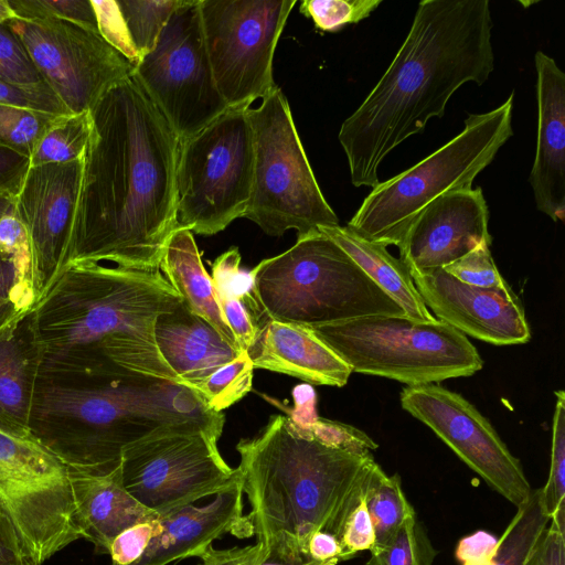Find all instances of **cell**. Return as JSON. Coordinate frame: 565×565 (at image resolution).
<instances>
[{"label": "cell", "mask_w": 565, "mask_h": 565, "mask_svg": "<svg viewBox=\"0 0 565 565\" xmlns=\"http://www.w3.org/2000/svg\"><path fill=\"white\" fill-rule=\"evenodd\" d=\"M89 113L92 130L66 266L111 262L158 270L178 227L179 139L132 74Z\"/></svg>", "instance_id": "6da1fadb"}, {"label": "cell", "mask_w": 565, "mask_h": 565, "mask_svg": "<svg viewBox=\"0 0 565 565\" xmlns=\"http://www.w3.org/2000/svg\"><path fill=\"white\" fill-rule=\"evenodd\" d=\"M488 0H423L395 57L341 125L339 141L354 186L374 188L386 156L443 117L463 84L494 70Z\"/></svg>", "instance_id": "7a4b0ae2"}, {"label": "cell", "mask_w": 565, "mask_h": 565, "mask_svg": "<svg viewBox=\"0 0 565 565\" xmlns=\"http://www.w3.org/2000/svg\"><path fill=\"white\" fill-rule=\"evenodd\" d=\"M181 302L160 269L70 263L29 313L39 381L143 375L182 384L153 331L158 316Z\"/></svg>", "instance_id": "3957f363"}, {"label": "cell", "mask_w": 565, "mask_h": 565, "mask_svg": "<svg viewBox=\"0 0 565 565\" xmlns=\"http://www.w3.org/2000/svg\"><path fill=\"white\" fill-rule=\"evenodd\" d=\"M236 450L253 534L265 550L284 555L308 556V541L318 531L340 540L381 468L371 452L330 445L288 415H273Z\"/></svg>", "instance_id": "277c9868"}, {"label": "cell", "mask_w": 565, "mask_h": 565, "mask_svg": "<svg viewBox=\"0 0 565 565\" xmlns=\"http://www.w3.org/2000/svg\"><path fill=\"white\" fill-rule=\"evenodd\" d=\"M224 423L222 412L185 385L143 375H97L39 381L31 431L68 468L107 473L139 440L175 430L220 438Z\"/></svg>", "instance_id": "5b68a950"}, {"label": "cell", "mask_w": 565, "mask_h": 565, "mask_svg": "<svg viewBox=\"0 0 565 565\" xmlns=\"http://www.w3.org/2000/svg\"><path fill=\"white\" fill-rule=\"evenodd\" d=\"M265 317L305 328L367 316H405L352 258L320 231L250 271Z\"/></svg>", "instance_id": "8992f818"}, {"label": "cell", "mask_w": 565, "mask_h": 565, "mask_svg": "<svg viewBox=\"0 0 565 565\" xmlns=\"http://www.w3.org/2000/svg\"><path fill=\"white\" fill-rule=\"evenodd\" d=\"M512 93L497 108L470 114L463 129L402 173L376 184L349 221L363 238L399 247L414 220L438 198L470 189L513 135Z\"/></svg>", "instance_id": "52a82bcc"}, {"label": "cell", "mask_w": 565, "mask_h": 565, "mask_svg": "<svg viewBox=\"0 0 565 565\" xmlns=\"http://www.w3.org/2000/svg\"><path fill=\"white\" fill-rule=\"evenodd\" d=\"M310 330L352 373L386 377L407 386L471 376L483 366L468 338L438 319L379 315Z\"/></svg>", "instance_id": "ba28073f"}, {"label": "cell", "mask_w": 565, "mask_h": 565, "mask_svg": "<svg viewBox=\"0 0 565 565\" xmlns=\"http://www.w3.org/2000/svg\"><path fill=\"white\" fill-rule=\"evenodd\" d=\"M246 114L254 137V179L243 215L266 234L297 231V238L339 225L311 170L290 113L277 87Z\"/></svg>", "instance_id": "9c48e42d"}, {"label": "cell", "mask_w": 565, "mask_h": 565, "mask_svg": "<svg viewBox=\"0 0 565 565\" xmlns=\"http://www.w3.org/2000/svg\"><path fill=\"white\" fill-rule=\"evenodd\" d=\"M247 108H228L179 146L177 223L214 235L243 217L254 179V137Z\"/></svg>", "instance_id": "30bf717a"}, {"label": "cell", "mask_w": 565, "mask_h": 565, "mask_svg": "<svg viewBox=\"0 0 565 565\" xmlns=\"http://www.w3.org/2000/svg\"><path fill=\"white\" fill-rule=\"evenodd\" d=\"M0 512L36 565L81 537L70 468L33 433L0 429Z\"/></svg>", "instance_id": "8fae6325"}, {"label": "cell", "mask_w": 565, "mask_h": 565, "mask_svg": "<svg viewBox=\"0 0 565 565\" xmlns=\"http://www.w3.org/2000/svg\"><path fill=\"white\" fill-rule=\"evenodd\" d=\"M132 76L180 143L228 109L212 73L200 0H185L171 14L152 51L135 65Z\"/></svg>", "instance_id": "7c38bea8"}, {"label": "cell", "mask_w": 565, "mask_h": 565, "mask_svg": "<svg viewBox=\"0 0 565 565\" xmlns=\"http://www.w3.org/2000/svg\"><path fill=\"white\" fill-rule=\"evenodd\" d=\"M296 0H200L205 46L228 108H249L278 86L274 53Z\"/></svg>", "instance_id": "4fadbf2b"}, {"label": "cell", "mask_w": 565, "mask_h": 565, "mask_svg": "<svg viewBox=\"0 0 565 565\" xmlns=\"http://www.w3.org/2000/svg\"><path fill=\"white\" fill-rule=\"evenodd\" d=\"M217 441L204 430H175L139 440L122 450V486L159 515L216 495L239 479L237 468L222 458Z\"/></svg>", "instance_id": "5bb4252c"}, {"label": "cell", "mask_w": 565, "mask_h": 565, "mask_svg": "<svg viewBox=\"0 0 565 565\" xmlns=\"http://www.w3.org/2000/svg\"><path fill=\"white\" fill-rule=\"evenodd\" d=\"M43 81L71 114L89 111L135 65L97 30L67 20L12 19Z\"/></svg>", "instance_id": "9a60e30c"}, {"label": "cell", "mask_w": 565, "mask_h": 565, "mask_svg": "<svg viewBox=\"0 0 565 565\" xmlns=\"http://www.w3.org/2000/svg\"><path fill=\"white\" fill-rule=\"evenodd\" d=\"M399 402L510 503L519 508L527 501L533 489L520 460L461 394L431 383L404 387Z\"/></svg>", "instance_id": "2e32d148"}, {"label": "cell", "mask_w": 565, "mask_h": 565, "mask_svg": "<svg viewBox=\"0 0 565 565\" xmlns=\"http://www.w3.org/2000/svg\"><path fill=\"white\" fill-rule=\"evenodd\" d=\"M83 164L81 158L31 167L14 199L30 239L38 301L67 264Z\"/></svg>", "instance_id": "e0dca14e"}, {"label": "cell", "mask_w": 565, "mask_h": 565, "mask_svg": "<svg viewBox=\"0 0 565 565\" xmlns=\"http://www.w3.org/2000/svg\"><path fill=\"white\" fill-rule=\"evenodd\" d=\"M435 318L465 335L494 345L526 343L531 330L521 300L512 288H480L463 284L443 268L411 274Z\"/></svg>", "instance_id": "ac0fdd59"}, {"label": "cell", "mask_w": 565, "mask_h": 565, "mask_svg": "<svg viewBox=\"0 0 565 565\" xmlns=\"http://www.w3.org/2000/svg\"><path fill=\"white\" fill-rule=\"evenodd\" d=\"M489 210L481 188L449 192L424 209L399 248L411 274H428L491 244Z\"/></svg>", "instance_id": "d6986e66"}, {"label": "cell", "mask_w": 565, "mask_h": 565, "mask_svg": "<svg viewBox=\"0 0 565 565\" xmlns=\"http://www.w3.org/2000/svg\"><path fill=\"white\" fill-rule=\"evenodd\" d=\"M534 63L537 131L529 181L536 209L558 222L565 217V74L542 51Z\"/></svg>", "instance_id": "ffe728a7"}, {"label": "cell", "mask_w": 565, "mask_h": 565, "mask_svg": "<svg viewBox=\"0 0 565 565\" xmlns=\"http://www.w3.org/2000/svg\"><path fill=\"white\" fill-rule=\"evenodd\" d=\"M243 493L238 479L204 507L188 504L161 514L157 533L132 565H166L198 556L225 533L238 537L253 535L250 521L243 515Z\"/></svg>", "instance_id": "44dd1931"}, {"label": "cell", "mask_w": 565, "mask_h": 565, "mask_svg": "<svg viewBox=\"0 0 565 565\" xmlns=\"http://www.w3.org/2000/svg\"><path fill=\"white\" fill-rule=\"evenodd\" d=\"M254 369L287 374L316 385L342 387L349 365L310 329L266 319L246 351Z\"/></svg>", "instance_id": "7402d4cb"}, {"label": "cell", "mask_w": 565, "mask_h": 565, "mask_svg": "<svg viewBox=\"0 0 565 565\" xmlns=\"http://www.w3.org/2000/svg\"><path fill=\"white\" fill-rule=\"evenodd\" d=\"M153 331L161 358L190 388L242 352L207 321L190 311L183 301L175 309L158 316Z\"/></svg>", "instance_id": "603a6c76"}, {"label": "cell", "mask_w": 565, "mask_h": 565, "mask_svg": "<svg viewBox=\"0 0 565 565\" xmlns=\"http://www.w3.org/2000/svg\"><path fill=\"white\" fill-rule=\"evenodd\" d=\"M76 522L84 537L99 553H107L124 530L160 515L134 499L122 486L120 463L107 473H89L70 468Z\"/></svg>", "instance_id": "cb8c5ba5"}, {"label": "cell", "mask_w": 565, "mask_h": 565, "mask_svg": "<svg viewBox=\"0 0 565 565\" xmlns=\"http://www.w3.org/2000/svg\"><path fill=\"white\" fill-rule=\"evenodd\" d=\"M40 353L29 315L0 334V429L31 434Z\"/></svg>", "instance_id": "d4e9b609"}, {"label": "cell", "mask_w": 565, "mask_h": 565, "mask_svg": "<svg viewBox=\"0 0 565 565\" xmlns=\"http://www.w3.org/2000/svg\"><path fill=\"white\" fill-rule=\"evenodd\" d=\"M159 269L190 311L207 321L228 343L239 349L221 310L212 277L202 264L191 231L178 226L172 232Z\"/></svg>", "instance_id": "484cf974"}, {"label": "cell", "mask_w": 565, "mask_h": 565, "mask_svg": "<svg viewBox=\"0 0 565 565\" xmlns=\"http://www.w3.org/2000/svg\"><path fill=\"white\" fill-rule=\"evenodd\" d=\"M319 231L339 245L405 316L422 321L436 319L418 294L407 266L392 256L387 246L367 241L348 226L320 227Z\"/></svg>", "instance_id": "4316f807"}, {"label": "cell", "mask_w": 565, "mask_h": 565, "mask_svg": "<svg viewBox=\"0 0 565 565\" xmlns=\"http://www.w3.org/2000/svg\"><path fill=\"white\" fill-rule=\"evenodd\" d=\"M364 501L375 533L370 552L387 546L404 522L416 514L402 489L399 476H387L382 468L376 472Z\"/></svg>", "instance_id": "83f0119b"}, {"label": "cell", "mask_w": 565, "mask_h": 565, "mask_svg": "<svg viewBox=\"0 0 565 565\" xmlns=\"http://www.w3.org/2000/svg\"><path fill=\"white\" fill-rule=\"evenodd\" d=\"M90 130L89 111L57 116L39 140L31 156V167L83 158Z\"/></svg>", "instance_id": "f1b7e54d"}, {"label": "cell", "mask_w": 565, "mask_h": 565, "mask_svg": "<svg viewBox=\"0 0 565 565\" xmlns=\"http://www.w3.org/2000/svg\"><path fill=\"white\" fill-rule=\"evenodd\" d=\"M516 509L498 541L492 565H523L550 522L542 508L540 489L533 490L527 501Z\"/></svg>", "instance_id": "f546056e"}, {"label": "cell", "mask_w": 565, "mask_h": 565, "mask_svg": "<svg viewBox=\"0 0 565 565\" xmlns=\"http://www.w3.org/2000/svg\"><path fill=\"white\" fill-rule=\"evenodd\" d=\"M140 58L152 51L171 14L185 0H116Z\"/></svg>", "instance_id": "4dcf8cb0"}, {"label": "cell", "mask_w": 565, "mask_h": 565, "mask_svg": "<svg viewBox=\"0 0 565 565\" xmlns=\"http://www.w3.org/2000/svg\"><path fill=\"white\" fill-rule=\"evenodd\" d=\"M254 366L246 351L216 369L196 384L195 391L205 404L215 412H222L242 399L253 386Z\"/></svg>", "instance_id": "1f68e13d"}, {"label": "cell", "mask_w": 565, "mask_h": 565, "mask_svg": "<svg viewBox=\"0 0 565 565\" xmlns=\"http://www.w3.org/2000/svg\"><path fill=\"white\" fill-rule=\"evenodd\" d=\"M438 551L417 515L409 516L392 542L371 552L366 565H433Z\"/></svg>", "instance_id": "d6a6232c"}, {"label": "cell", "mask_w": 565, "mask_h": 565, "mask_svg": "<svg viewBox=\"0 0 565 565\" xmlns=\"http://www.w3.org/2000/svg\"><path fill=\"white\" fill-rule=\"evenodd\" d=\"M0 254L12 265L21 292L34 308L38 302L29 235L14 209L0 218Z\"/></svg>", "instance_id": "836d02e7"}, {"label": "cell", "mask_w": 565, "mask_h": 565, "mask_svg": "<svg viewBox=\"0 0 565 565\" xmlns=\"http://www.w3.org/2000/svg\"><path fill=\"white\" fill-rule=\"evenodd\" d=\"M555 397L550 473L540 489L542 508L550 519L565 511V392L556 391Z\"/></svg>", "instance_id": "e575fe53"}, {"label": "cell", "mask_w": 565, "mask_h": 565, "mask_svg": "<svg viewBox=\"0 0 565 565\" xmlns=\"http://www.w3.org/2000/svg\"><path fill=\"white\" fill-rule=\"evenodd\" d=\"M57 116L0 105V147L31 157L39 140Z\"/></svg>", "instance_id": "d590c367"}, {"label": "cell", "mask_w": 565, "mask_h": 565, "mask_svg": "<svg viewBox=\"0 0 565 565\" xmlns=\"http://www.w3.org/2000/svg\"><path fill=\"white\" fill-rule=\"evenodd\" d=\"M382 0H305L300 12L321 31H337L371 15Z\"/></svg>", "instance_id": "8d00e7d4"}, {"label": "cell", "mask_w": 565, "mask_h": 565, "mask_svg": "<svg viewBox=\"0 0 565 565\" xmlns=\"http://www.w3.org/2000/svg\"><path fill=\"white\" fill-rule=\"evenodd\" d=\"M9 21L0 23V79L26 87H47Z\"/></svg>", "instance_id": "74e56055"}, {"label": "cell", "mask_w": 565, "mask_h": 565, "mask_svg": "<svg viewBox=\"0 0 565 565\" xmlns=\"http://www.w3.org/2000/svg\"><path fill=\"white\" fill-rule=\"evenodd\" d=\"M20 20L55 18L97 30V20L90 0H7Z\"/></svg>", "instance_id": "f35d334b"}, {"label": "cell", "mask_w": 565, "mask_h": 565, "mask_svg": "<svg viewBox=\"0 0 565 565\" xmlns=\"http://www.w3.org/2000/svg\"><path fill=\"white\" fill-rule=\"evenodd\" d=\"M459 281L480 288H511L500 275L490 245L482 244L443 268Z\"/></svg>", "instance_id": "ab89813d"}, {"label": "cell", "mask_w": 565, "mask_h": 565, "mask_svg": "<svg viewBox=\"0 0 565 565\" xmlns=\"http://www.w3.org/2000/svg\"><path fill=\"white\" fill-rule=\"evenodd\" d=\"M241 254L232 247L220 255L212 264V280L216 296L245 297L253 294V281L249 271L239 267Z\"/></svg>", "instance_id": "60d3db41"}, {"label": "cell", "mask_w": 565, "mask_h": 565, "mask_svg": "<svg viewBox=\"0 0 565 565\" xmlns=\"http://www.w3.org/2000/svg\"><path fill=\"white\" fill-rule=\"evenodd\" d=\"M99 34L134 65L140 61L135 50L116 0H90Z\"/></svg>", "instance_id": "b9f144b4"}, {"label": "cell", "mask_w": 565, "mask_h": 565, "mask_svg": "<svg viewBox=\"0 0 565 565\" xmlns=\"http://www.w3.org/2000/svg\"><path fill=\"white\" fill-rule=\"evenodd\" d=\"M0 105L46 113L71 114L47 87H26L0 79Z\"/></svg>", "instance_id": "7bdbcfd3"}, {"label": "cell", "mask_w": 565, "mask_h": 565, "mask_svg": "<svg viewBox=\"0 0 565 565\" xmlns=\"http://www.w3.org/2000/svg\"><path fill=\"white\" fill-rule=\"evenodd\" d=\"M32 309L20 290L12 265L0 254V333Z\"/></svg>", "instance_id": "ee69618b"}, {"label": "cell", "mask_w": 565, "mask_h": 565, "mask_svg": "<svg viewBox=\"0 0 565 565\" xmlns=\"http://www.w3.org/2000/svg\"><path fill=\"white\" fill-rule=\"evenodd\" d=\"M158 519L137 523L119 533L113 540L108 551L111 565H132L136 563L157 533Z\"/></svg>", "instance_id": "f6af8a7d"}, {"label": "cell", "mask_w": 565, "mask_h": 565, "mask_svg": "<svg viewBox=\"0 0 565 565\" xmlns=\"http://www.w3.org/2000/svg\"><path fill=\"white\" fill-rule=\"evenodd\" d=\"M339 541L342 561L354 557L360 551H371L374 546V527L364 500L349 515Z\"/></svg>", "instance_id": "bcb514c9"}, {"label": "cell", "mask_w": 565, "mask_h": 565, "mask_svg": "<svg viewBox=\"0 0 565 565\" xmlns=\"http://www.w3.org/2000/svg\"><path fill=\"white\" fill-rule=\"evenodd\" d=\"M523 565H565V531L550 521Z\"/></svg>", "instance_id": "7dc6e473"}, {"label": "cell", "mask_w": 565, "mask_h": 565, "mask_svg": "<svg viewBox=\"0 0 565 565\" xmlns=\"http://www.w3.org/2000/svg\"><path fill=\"white\" fill-rule=\"evenodd\" d=\"M30 168V156L8 147H0V193L15 196Z\"/></svg>", "instance_id": "c3c4849f"}, {"label": "cell", "mask_w": 565, "mask_h": 565, "mask_svg": "<svg viewBox=\"0 0 565 565\" xmlns=\"http://www.w3.org/2000/svg\"><path fill=\"white\" fill-rule=\"evenodd\" d=\"M498 541L484 531L475 532L461 539L456 548V556L463 565H480L492 562Z\"/></svg>", "instance_id": "681fc988"}, {"label": "cell", "mask_w": 565, "mask_h": 565, "mask_svg": "<svg viewBox=\"0 0 565 565\" xmlns=\"http://www.w3.org/2000/svg\"><path fill=\"white\" fill-rule=\"evenodd\" d=\"M264 554L260 543L245 547L215 550L212 544L203 550L196 557L201 558L199 565H258Z\"/></svg>", "instance_id": "f907efd6"}, {"label": "cell", "mask_w": 565, "mask_h": 565, "mask_svg": "<svg viewBox=\"0 0 565 565\" xmlns=\"http://www.w3.org/2000/svg\"><path fill=\"white\" fill-rule=\"evenodd\" d=\"M0 565H36L21 546L13 529L0 512Z\"/></svg>", "instance_id": "816d5d0a"}, {"label": "cell", "mask_w": 565, "mask_h": 565, "mask_svg": "<svg viewBox=\"0 0 565 565\" xmlns=\"http://www.w3.org/2000/svg\"><path fill=\"white\" fill-rule=\"evenodd\" d=\"M307 554L317 562L342 561V547L339 540L323 531L311 535L307 545Z\"/></svg>", "instance_id": "f5cc1de1"}, {"label": "cell", "mask_w": 565, "mask_h": 565, "mask_svg": "<svg viewBox=\"0 0 565 565\" xmlns=\"http://www.w3.org/2000/svg\"><path fill=\"white\" fill-rule=\"evenodd\" d=\"M14 199L7 193H0V218L14 209Z\"/></svg>", "instance_id": "db71d44e"}, {"label": "cell", "mask_w": 565, "mask_h": 565, "mask_svg": "<svg viewBox=\"0 0 565 565\" xmlns=\"http://www.w3.org/2000/svg\"><path fill=\"white\" fill-rule=\"evenodd\" d=\"M14 19L7 0H0V23Z\"/></svg>", "instance_id": "11a10c76"}, {"label": "cell", "mask_w": 565, "mask_h": 565, "mask_svg": "<svg viewBox=\"0 0 565 565\" xmlns=\"http://www.w3.org/2000/svg\"><path fill=\"white\" fill-rule=\"evenodd\" d=\"M1 333H2V332H1ZM1 333H0V334H1Z\"/></svg>", "instance_id": "9f6ffc18"}]
</instances>
